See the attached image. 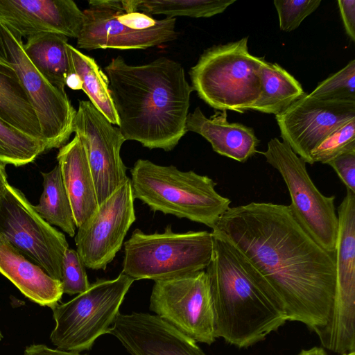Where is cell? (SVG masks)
<instances>
[{
  "mask_svg": "<svg viewBox=\"0 0 355 355\" xmlns=\"http://www.w3.org/2000/svg\"><path fill=\"white\" fill-rule=\"evenodd\" d=\"M212 232L252 265L287 321L315 332L326 325L335 293V253L304 230L289 205L252 202L230 207Z\"/></svg>",
  "mask_w": 355,
  "mask_h": 355,
  "instance_id": "6da1fadb",
  "label": "cell"
},
{
  "mask_svg": "<svg viewBox=\"0 0 355 355\" xmlns=\"http://www.w3.org/2000/svg\"><path fill=\"white\" fill-rule=\"evenodd\" d=\"M105 71L125 140L137 141L149 149L173 150L187 132L193 91L182 64L160 57L132 65L117 56Z\"/></svg>",
  "mask_w": 355,
  "mask_h": 355,
  "instance_id": "7a4b0ae2",
  "label": "cell"
},
{
  "mask_svg": "<svg viewBox=\"0 0 355 355\" xmlns=\"http://www.w3.org/2000/svg\"><path fill=\"white\" fill-rule=\"evenodd\" d=\"M213 252L205 270L211 298L214 335L239 348L263 340L287 321L247 259L211 232Z\"/></svg>",
  "mask_w": 355,
  "mask_h": 355,
  "instance_id": "3957f363",
  "label": "cell"
},
{
  "mask_svg": "<svg viewBox=\"0 0 355 355\" xmlns=\"http://www.w3.org/2000/svg\"><path fill=\"white\" fill-rule=\"evenodd\" d=\"M130 173L134 198L154 211L187 218L212 230L230 207V200L216 191L211 178L193 171H182L173 165L139 159Z\"/></svg>",
  "mask_w": 355,
  "mask_h": 355,
  "instance_id": "277c9868",
  "label": "cell"
},
{
  "mask_svg": "<svg viewBox=\"0 0 355 355\" xmlns=\"http://www.w3.org/2000/svg\"><path fill=\"white\" fill-rule=\"evenodd\" d=\"M264 60L250 53L248 37L214 46L191 69V86L210 107L244 113L261 94Z\"/></svg>",
  "mask_w": 355,
  "mask_h": 355,
  "instance_id": "5b68a950",
  "label": "cell"
},
{
  "mask_svg": "<svg viewBox=\"0 0 355 355\" xmlns=\"http://www.w3.org/2000/svg\"><path fill=\"white\" fill-rule=\"evenodd\" d=\"M122 273L135 280H164L204 270L213 252L207 231L175 233L168 225L162 233L136 229L124 243Z\"/></svg>",
  "mask_w": 355,
  "mask_h": 355,
  "instance_id": "8992f818",
  "label": "cell"
},
{
  "mask_svg": "<svg viewBox=\"0 0 355 355\" xmlns=\"http://www.w3.org/2000/svg\"><path fill=\"white\" fill-rule=\"evenodd\" d=\"M135 279L121 272L113 279H98L85 292L52 308L55 326L50 338L57 349L80 353L109 334Z\"/></svg>",
  "mask_w": 355,
  "mask_h": 355,
  "instance_id": "52a82bcc",
  "label": "cell"
},
{
  "mask_svg": "<svg viewBox=\"0 0 355 355\" xmlns=\"http://www.w3.org/2000/svg\"><path fill=\"white\" fill-rule=\"evenodd\" d=\"M261 153L280 173L290 193L289 205L295 220L322 248L335 253L338 228L335 196H324L311 180L306 162L277 138Z\"/></svg>",
  "mask_w": 355,
  "mask_h": 355,
  "instance_id": "ba28073f",
  "label": "cell"
},
{
  "mask_svg": "<svg viewBox=\"0 0 355 355\" xmlns=\"http://www.w3.org/2000/svg\"><path fill=\"white\" fill-rule=\"evenodd\" d=\"M337 216L334 302L328 322L315 333L324 347L343 354L355 351V193L347 189Z\"/></svg>",
  "mask_w": 355,
  "mask_h": 355,
  "instance_id": "9c48e42d",
  "label": "cell"
},
{
  "mask_svg": "<svg viewBox=\"0 0 355 355\" xmlns=\"http://www.w3.org/2000/svg\"><path fill=\"white\" fill-rule=\"evenodd\" d=\"M21 37L0 24V59L17 74L37 116L46 150L61 148L73 132L76 114L65 90L53 86L26 56Z\"/></svg>",
  "mask_w": 355,
  "mask_h": 355,
  "instance_id": "30bf717a",
  "label": "cell"
},
{
  "mask_svg": "<svg viewBox=\"0 0 355 355\" xmlns=\"http://www.w3.org/2000/svg\"><path fill=\"white\" fill-rule=\"evenodd\" d=\"M0 234L49 276L61 280L63 258L69 248L65 236L9 184L0 198Z\"/></svg>",
  "mask_w": 355,
  "mask_h": 355,
  "instance_id": "8fae6325",
  "label": "cell"
},
{
  "mask_svg": "<svg viewBox=\"0 0 355 355\" xmlns=\"http://www.w3.org/2000/svg\"><path fill=\"white\" fill-rule=\"evenodd\" d=\"M150 309L196 342L212 344L214 312L205 270L155 281Z\"/></svg>",
  "mask_w": 355,
  "mask_h": 355,
  "instance_id": "7c38bea8",
  "label": "cell"
},
{
  "mask_svg": "<svg viewBox=\"0 0 355 355\" xmlns=\"http://www.w3.org/2000/svg\"><path fill=\"white\" fill-rule=\"evenodd\" d=\"M134 199L129 178L78 227L76 251L85 267L105 270L114 259L136 220Z\"/></svg>",
  "mask_w": 355,
  "mask_h": 355,
  "instance_id": "4fadbf2b",
  "label": "cell"
},
{
  "mask_svg": "<svg viewBox=\"0 0 355 355\" xmlns=\"http://www.w3.org/2000/svg\"><path fill=\"white\" fill-rule=\"evenodd\" d=\"M73 132L85 148L100 205L129 179L120 153L125 140L89 101H79Z\"/></svg>",
  "mask_w": 355,
  "mask_h": 355,
  "instance_id": "5bb4252c",
  "label": "cell"
},
{
  "mask_svg": "<svg viewBox=\"0 0 355 355\" xmlns=\"http://www.w3.org/2000/svg\"><path fill=\"white\" fill-rule=\"evenodd\" d=\"M283 141L306 163L329 135L355 119V101L318 99L305 93L275 116Z\"/></svg>",
  "mask_w": 355,
  "mask_h": 355,
  "instance_id": "9a60e30c",
  "label": "cell"
},
{
  "mask_svg": "<svg viewBox=\"0 0 355 355\" xmlns=\"http://www.w3.org/2000/svg\"><path fill=\"white\" fill-rule=\"evenodd\" d=\"M118 12L97 8L83 10L84 24L77 46L86 50L145 49L173 41L178 35L175 18L166 17L153 27L137 31L119 21Z\"/></svg>",
  "mask_w": 355,
  "mask_h": 355,
  "instance_id": "2e32d148",
  "label": "cell"
},
{
  "mask_svg": "<svg viewBox=\"0 0 355 355\" xmlns=\"http://www.w3.org/2000/svg\"><path fill=\"white\" fill-rule=\"evenodd\" d=\"M0 24L21 39L44 33L77 39L84 13L72 0H0Z\"/></svg>",
  "mask_w": 355,
  "mask_h": 355,
  "instance_id": "e0dca14e",
  "label": "cell"
},
{
  "mask_svg": "<svg viewBox=\"0 0 355 355\" xmlns=\"http://www.w3.org/2000/svg\"><path fill=\"white\" fill-rule=\"evenodd\" d=\"M109 334L130 355H205L195 340L155 315L119 313Z\"/></svg>",
  "mask_w": 355,
  "mask_h": 355,
  "instance_id": "ac0fdd59",
  "label": "cell"
},
{
  "mask_svg": "<svg viewBox=\"0 0 355 355\" xmlns=\"http://www.w3.org/2000/svg\"><path fill=\"white\" fill-rule=\"evenodd\" d=\"M227 116V111L221 110L207 118L198 107L189 113L186 130L200 135L219 155L245 162L258 153L259 140L253 129L239 123H230Z\"/></svg>",
  "mask_w": 355,
  "mask_h": 355,
  "instance_id": "d6986e66",
  "label": "cell"
},
{
  "mask_svg": "<svg viewBox=\"0 0 355 355\" xmlns=\"http://www.w3.org/2000/svg\"><path fill=\"white\" fill-rule=\"evenodd\" d=\"M0 272L30 300L53 308L62 298V283L26 257L0 234Z\"/></svg>",
  "mask_w": 355,
  "mask_h": 355,
  "instance_id": "ffe728a7",
  "label": "cell"
},
{
  "mask_svg": "<svg viewBox=\"0 0 355 355\" xmlns=\"http://www.w3.org/2000/svg\"><path fill=\"white\" fill-rule=\"evenodd\" d=\"M57 159L78 227L94 214L98 204L87 154L76 135L60 148Z\"/></svg>",
  "mask_w": 355,
  "mask_h": 355,
  "instance_id": "44dd1931",
  "label": "cell"
},
{
  "mask_svg": "<svg viewBox=\"0 0 355 355\" xmlns=\"http://www.w3.org/2000/svg\"><path fill=\"white\" fill-rule=\"evenodd\" d=\"M68 37L44 33L27 38L24 52L34 67L53 86L64 90L67 77L74 73L67 49Z\"/></svg>",
  "mask_w": 355,
  "mask_h": 355,
  "instance_id": "7402d4cb",
  "label": "cell"
},
{
  "mask_svg": "<svg viewBox=\"0 0 355 355\" xmlns=\"http://www.w3.org/2000/svg\"><path fill=\"white\" fill-rule=\"evenodd\" d=\"M0 117L24 133L44 141L35 111L17 74L1 59Z\"/></svg>",
  "mask_w": 355,
  "mask_h": 355,
  "instance_id": "603a6c76",
  "label": "cell"
},
{
  "mask_svg": "<svg viewBox=\"0 0 355 355\" xmlns=\"http://www.w3.org/2000/svg\"><path fill=\"white\" fill-rule=\"evenodd\" d=\"M260 78L261 92L250 110L276 116L305 94L301 84L277 63L265 60Z\"/></svg>",
  "mask_w": 355,
  "mask_h": 355,
  "instance_id": "cb8c5ba5",
  "label": "cell"
},
{
  "mask_svg": "<svg viewBox=\"0 0 355 355\" xmlns=\"http://www.w3.org/2000/svg\"><path fill=\"white\" fill-rule=\"evenodd\" d=\"M67 49L71 64L81 82V89L89 101L113 125H119L117 114L111 98L106 75L94 58L68 44Z\"/></svg>",
  "mask_w": 355,
  "mask_h": 355,
  "instance_id": "d4e9b609",
  "label": "cell"
},
{
  "mask_svg": "<svg viewBox=\"0 0 355 355\" xmlns=\"http://www.w3.org/2000/svg\"><path fill=\"white\" fill-rule=\"evenodd\" d=\"M43 191L39 204L33 206L50 225L59 227L70 236H75L76 225L71 202L65 189L58 164L48 173H41Z\"/></svg>",
  "mask_w": 355,
  "mask_h": 355,
  "instance_id": "484cf974",
  "label": "cell"
},
{
  "mask_svg": "<svg viewBox=\"0 0 355 355\" xmlns=\"http://www.w3.org/2000/svg\"><path fill=\"white\" fill-rule=\"evenodd\" d=\"M46 146L44 141L34 138L0 117V162L15 166L32 162Z\"/></svg>",
  "mask_w": 355,
  "mask_h": 355,
  "instance_id": "4316f807",
  "label": "cell"
},
{
  "mask_svg": "<svg viewBox=\"0 0 355 355\" xmlns=\"http://www.w3.org/2000/svg\"><path fill=\"white\" fill-rule=\"evenodd\" d=\"M234 0H140L138 10L151 15L210 17L222 13Z\"/></svg>",
  "mask_w": 355,
  "mask_h": 355,
  "instance_id": "83f0119b",
  "label": "cell"
},
{
  "mask_svg": "<svg viewBox=\"0 0 355 355\" xmlns=\"http://www.w3.org/2000/svg\"><path fill=\"white\" fill-rule=\"evenodd\" d=\"M309 94L321 100L355 101V60L320 82Z\"/></svg>",
  "mask_w": 355,
  "mask_h": 355,
  "instance_id": "f1b7e54d",
  "label": "cell"
},
{
  "mask_svg": "<svg viewBox=\"0 0 355 355\" xmlns=\"http://www.w3.org/2000/svg\"><path fill=\"white\" fill-rule=\"evenodd\" d=\"M355 152V119L329 135L311 153L312 164H327L336 157Z\"/></svg>",
  "mask_w": 355,
  "mask_h": 355,
  "instance_id": "f546056e",
  "label": "cell"
},
{
  "mask_svg": "<svg viewBox=\"0 0 355 355\" xmlns=\"http://www.w3.org/2000/svg\"><path fill=\"white\" fill-rule=\"evenodd\" d=\"M85 267L78 252L69 248L64 254L62 266L60 282L63 293L78 295L89 288L90 284Z\"/></svg>",
  "mask_w": 355,
  "mask_h": 355,
  "instance_id": "4dcf8cb0",
  "label": "cell"
},
{
  "mask_svg": "<svg viewBox=\"0 0 355 355\" xmlns=\"http://www.w3.org/2000/svg\"><path fill=\"white\" fill-rule=\"evenodd\" d=\"M320 3V0H275L280 29L286 32L295 30Z\"/></svg>",
  "mask_w": 355,
  "mask_h": 355,
  "instance_id": "1f68e13d",
  "label": "cell"
},
{
  "mask_svg": "<svg viewBox=\"0 0 355 355\" xmlns=\"http://www.w3.org/2000/svg\"><path fill=\"white\" fill-rule=\"evenodd\" d=\"M327 164L333 168L347 189L355 193V152L340 155Z\"/></svg>",
  "mask_w": 355,
  "mask_h": 355,
  "instance_id": "d6a6232c",
  "label": "cell"
},
{
  "mask_svg": "<svg viewBox=\"0 0 355 355\" xmlns=\"http://www.w3.org/2000/svg\"><path fill=\"white\" fill-rule=\"evenodd\" d=\"M117 19L126 26L137 31H142L155 26L159 21L150 15L139 12H117Z\"/></svg>",
  "mask_w": 355,
  "mask_h": 355,
  "instance_id": "836d02e7",
  "label": "cell"
},
{
  "mask_svg": "<svg viewBox=\"0 0 355 355\" xmlns=\"http://www.w3.org/2000/svg\"><path fill=\"white\" fill-rule=\"evenodd\" d=\"M338 4L345 31L355 42V1L338 0Z\"/></svg>",
  "mask_w": 355,
  "mask_h": 355,
  "instance_id": "e575fe53",
  "label": "cell"
},
{
  "mask_svg": "<svg viewBox=\"0 0 355 355\" xmlns=\"http://www.w3.org/2000/svg\"><path fill=\"white\" fill-rule=\"evenodd\" d=\"M24 355H82L78 352L49 348L44 345H32L27 347Z\"/></svg>",
  "mask_w": 355,
  "mask_h": 355,
  "instance_id": "d590c367",
  "label": "cell"
},
{
  "mask_svg": "<svg viewBox=\"0 0 355 355\" xmlns=\"http://www.w3.org/2000/svg\"><path fill=\"white\" fill-rule=\"evenodd\" d=\"M88 3L89 8H103L123 12H126L128 8V0H91Z\"/></svg>",
  "mask_w": 355,
  "mask_h": 355,
  "instance_id": "8d00e7d4",
  "label": "cell"
},
{
  "mask_svg": "<svg viewBox=\"0 0 355 355\" xmlns=\"http://www.w3.org/2000/svg\"><path fill=\"white\" fill-rule=\"evenodd\" d=\"M66 85L72 89H81V82L76 73H73L67 77Z\"/></svg>",
  "mask_w": 355,
  "mask_h": 355,
  "instance_id": "74e56055",
  "label": "cell"
},
{
  "mask_svg": "<svg viewBox=\"0 0 355 355\" xmlns=\"http://www.w3.org/2000/svg\"><path fill=\"white\" fill-rule=\"evenodd\" d=\"M6 165L0 162V198L8 184L7 182V175L5 169Z\"/></svg>",
  "mask_w": 355,
  "mask_h": 355,
  "instance_id": "f35d334b",
  "label": "cell"
},
{
  "mask_svg": "<svg viewBox=\"0 0 355 355\" xmlns=\"http://www.w3.org/2000/svg\"><path fill=\"white\" fill-rule=\"evenodd\" d=\"M297 355H327L324 350L318 347H313L309 349H302Z\"/></svg>",
  "mask_w": 355,
  "mask_h": 355,
  "instance_id": "ab89813d",
  "label": "cell"
},
{
  "mask_svg": "<svg viewBox=\"0 0 355 355\" xmlns=\"http://www.w3.org/2000/svg\"><path fill=\"white\" fill-rule=\"evenodd\" d=\"M341 355H355V352H347V353L343 354Z\"/></svg>",
  "mask_w": 355,
  "mask_h": 355,
  "instance_id": "60d3db41",
  "label": "cell"
},
{
  "mask_svg": "<svg viewBox=\"0 0 355 355\" xmlns=\"http://www.w3.org/2000/svg\"><path fill=\"white\" fill-rule=\"evenodd\" d=\"M2 338H3V335H2L1 331L0 330V340H1Z\"/></svg>",
  "mask_w": 355,
  "mask_h": 355,
  "instance_id": "b9f144b4",
  "label": "cell"
}]
</instances>
